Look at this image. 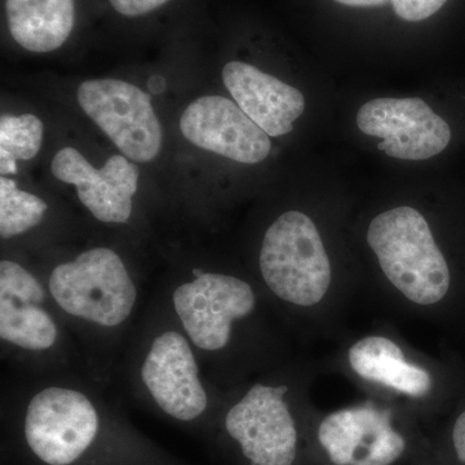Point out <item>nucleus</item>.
Returning <instances> with one entry per match:
<instances>
[{
  "mask_svg": "<svg viewBox=\"0 0 465 465\" xmlns=\"http://www.w3.org/2000/svg\"><path fill=\"white\" fill-rule=\"evenodd\" d=\"M50 204L33 193L21 191L15 180L0 177V237L14 241L36 231L47 219Z\"/></svg>",
  "mask_w": 465,
  "mask_h": 465,
  "instance_id": "nucleus-17",
  "label": "nucleus"
},
{
  "mask_svg": "<svg viewBox=\"0 0 465 465\" xmlns=\"http://www.w3.org/2000/svg\"><path fill=\"white\" fill-rule=\"evenodd\" d=\"M341 361L357 384L391 405L449 412L465 390L460 358L425 356L390 331H371L349 342Z\"/></svg>",
  "mask_w": 465,
  "mask_h": 465,
  "instance_id": "nucleus-9",
  "label": "nucleus"
},
{
  "mask_svg": "<svg viewBox=\"0 0 465 465\" xmlns=\"http://www.w3.org/2000/svg\"><path fill=\"white\" fill-rule=\"evenodd\" d=\"M180 130L193 145L240 163H260L272 149L269 134L235 101L223 96H203L189 104Z\"/></svg>",
  "mask_w": 465,
  "mask_h": 465,
  "instance_id": "nucleus-14",
  "label": "nucleus"
},
{
  "mask_svg": "<svg viewBox=\"0 0 465 465\" xmlns=\"http://www.w3.org/2000/svg\"><path fill=\"white\" fill-rule=\"evenodd\" d=\"M76 97L125 157L140 163L158 157L163 131L146 92L118 79H92L79 85Z\"/></svg>",
  "mask_w": 465,
  "mask_h": 465,
  "instance_id": "nucleus-11",
  "label": "nucleus"
},
{
  "mask_svg": "<svg viewBox=\"0 0 465 465\" xmlns=\"http://www.w3.org/2000/svg\"><path fill=\"white\" fill-rule=\"evenodd\" d=\"M449 0H391L397 16L409 23H419L436 15Z\"/></svg>",
  "mask_w": 465,
  "mask_h": 465,
  "instance_id": "nucleus-20",
  "label": "nucleus"
},
{
  "mask_svg": "<svg viewBox=\"0 0 465 465\" xmlns=\"http://www.w3.org/2000/svg\"><path fill=\"white\" fill-rule=\"evenodd\" d=\"M366 242L381 273L379 298L401 313L465 335V247L445 246L411 206L372 217Z\"/></svg>",
  "mask_w": 465,
  "mask_h": 465,
  "instance_id": "nucleus-4",
  "label": "nucleus"
},
{
  "mask_svg": "<svg viewBox=\"0 0 465 465\" xmlns=\"http://www.w3.org/2000/svg\"><path fill=\"white\" fill-rule=\"evenodd\" d=\"M445 455L454 465H465V390L449 411Z\"/></svg>",
  "mask_w": 465,
  "mask_h": 465,
  "instance_id": "nucleus-19",
  "label": "nucleus"
},
{
  "mask_svg": "<svg viewBox=\"0 0 465 465\" xmlns=\"http://www.w3.org/2000/svg\"><path fill=\"white\" fill-rule=\"evenodd\" d=\"M223 81L240 108L269 136L290 134L304 113L302 92L250 64H226Z\"/></svg>",
  "mask_w": 465,
  "mask_h": 465,
  "instance_id": "nucleus-15",
  "label": "nucleus"
},
{
  "mask_svg": "<svg viewBox=\"0 0 465 465\" xmlns=\"http://www.w3.org/2000/svg\"><path fill=\"white\" fill-rule=\"evenodd\" d=\"M335 2L349 5V7H379V5H387L391 0H335Z\"/></svg>",
  "mask_w": 465,
  "mask_h": 465,
  "instance_id": "nucleus-22",
  "label": "nucleus"
},
{
  "mask_svg": "<svg viewBox=\"0 0 465 465\" xmlns=\"http://www.w3.org/2000/svg\"><path fill=\"white\" fill-rule=\"evenodd\" d=\"M0 351L12 371L45 375L81 371L84 360L35 266L0 260Z\"/></svg>",
  "mask_w": 465,
  "mask_h": 465,
  "instance_id": "nucleus-8",
  "label": "nucleus"
},
{
  "mask_svg": "<svg viewBox=\"0 0 465 465\" xmlns=\"http://www.w3.org/2000/svg\"><path fill=\"white\" fill-rule=\"evenodd\" d=\"M155 296L225 393L289 360L286 329L249 275L192 262L179 266Z\"/></svg>",
  "mask_w": 465,
  "mask_h": 465,
  "instance_id": "nucleus-2",
  "label": "nucleus"
},
{
  "mask_svg": "<svg viewBox=\"0 0 465 465\" xmlns=\"http://www.w3.org/2000/svg\"><path fill=\"white\" fill-rule=\"evenodd\" d=\"M12 38L26 51H56L75 25V0H5Z\"/></svg>",
  "mask_w": 465,
  "mask_h": 465,
  "instance_id": "nucleus-16",
  "label": "nucleus"
},
{
  "mask_svg": "<svg viewBox=\"0 0 465 465\" xmlns=\"http://www.w3.org/2000/svg\"><path fill=\"white\" fill-rule=\"evenodd\" d=\"M43 124L34 114L2 115L0 119V173H17V161L38 154L43 143Z\"/></svg>",
  "mask_w": 465,
  "mask_h": 465,
  "instance_id": "nucleus-18",
  "label": "nucleus"
},
{
  "mask_svg": "<svg viewBox=\"0 0 465 465\" xmlns=\"http://www.w3.org/2000/svg\"><path fill=\"white\" fill-rule=\"evenodd\" d=\"M143 465H180L176 460L171 461V463H152V464H143Z\"/></svg>",
  "mask_w": 465,
  "mask_h": 465,
  "instance_id": "nucleus-24",
  "label": "nucleus"
},
{
  "mask_svg": "<svg viewBox=\"0 0 465 465\" xmlns=\"http://www.w3.org/2000/svg\"><path fill=\"white\" fill-rule=\"evenodd\" d=\"M166 79L163 76L154 75L149 79L148 87L153 94H162L166 90Z\"/></svg>",
  "mask_w": 465,
  "mask_h": 465,
  "instance_id": "nucleus-23",
  "label": "nucleus"
},
{
  "mask_svg": "<svg viewBox=\"0 0 465 465\" xmlns=\"http://www.w3.org/2000/svg\"><path fill=\"white\" fill-rule=\"evenodd\" d=\"M35 266L74 336L87 375L109 387L142 305V278L119 251L88 247Z\"/></svg>",
  "mask_w": 465,
  "mask_h": 465,
  "instance_id": "nucleus-3",
  "label": "nucleus"
},
{
  "mask_svg": "<svg viewBox=\"0 0 465 465\" xmlns=\"http://www.w3.org/2000/svg\"><path fill=\"white\" fill-rule=\"evenodd\" d=\"M440 465H454L451 463V461L449 460L448 458H446L445 463L440 464Z\"/></svg>",
  "mask_w": 465,
  "mask_h": 465,
  "instance_id": "nucleus-25",
  "label": "nucleus"
},
{
  "mask_svg": "<svg viewBox=\"0 0 465 465\" xmlns=\"http://www.w3.org/2000/svg\"><path fill=\"white\" fill-rule=\"evenodd\" d=\"M118 371L137 402L191 432L207 434L224 401L225 391L208 378L194 345L157 296L134 324Z\"/></svg>",
  "mask_w": 465,
  "mask_h": 465,
  "instance_id": "nucleus-5",
  "label": "nucleus"
},
{
  "mask_svg": "<svg viewBox=\"0 0 465 465\" xmlns=\"http://www.w3.org/2000/svg\"><path fill=\"white\" fill-rule=\"evenodd\" d=\"M357 124L367 136L382 140L379 150L402 161L436 157L454 137L448 119L418 97L369 101L358 110Z\"/></svg>",
  "mask_w": 465,
  "mask_h": 465,
  "instance_id": "nucleus-12",
  "label": "nucleus"
},
{
  "mask_svg": "<svg viewBox=\"0 0 465 465\" xmlns=\"http://www.w3.org/2000/svg\"><path fill=\"white\" fill-rule=\"evenodd\" d=\"M308 371L295 361L226 391L206 436L243 465H296Z\"/></svg>",
  "mask_w": 465,
  "mask_h": 465,
  "instance_id": "nucleus-7",
  "label": "nucleus"
},
{
  "mask_svg": "<svg viewBox=\"0 0 465 465\" xmlns=\"http://www.w3.org/2000/svg\"><path fill=\"white\" fill-rule=\"evenodd\" d=\"M253 269L252 280L287 332L335 326L353 293L341 286L316 222L299 210L266 226Z\"/></svg>",
  "mask_w": 465,
  "mask_h": 465,
  "instance_id": "nucleus-6",
  "label": "nucleus"
},
{
  "mask_svg": "<svg viewBox=\"0 0 465 465\" xmlns=\"http://www.w3.org/2000/svg\"><path fill=\"white\" fill-rule=\"evenodd\" d=\"M170 0H109L112 7L125 17H139L163 7Z\"/></svg>",
  "mask_w": 465,
  "mask_h": 465,
  "instance_id": "nucleus-21",
  "label": "nucleus"
},
{
  "mask_svg": "<svg viewBox=\"0 0 465 465\" xmlns=\"http://www.w3.org/2000/svg\"><path fill=\"white\" fill-rule=\"evenodd\" d=\"M52 173L74 185L82 206L100 224L128 225L139 189V168L124 155H113L97 170L74 148H64L54 157Z\"/></svg>",
  "mask_w": 465,
  "mask_h": 465,
  "instance_id": "nucleus-13",
  "label": "nucleus"
},
{
  "mask_svg": "<svg viewBox=\"0 0 465 465\" xmlns=\"http://www.w3.org/2000/svg\"><path fill=\"white\" fill-rule=\"evenodd\" d=\"M314 437L332 465H394L409 440L394 421V407L369 400L322 416Z\"/></svg>",
  "mask_w": 465,
  "mask_h": 465,
  "instance_id": "nucleus-10",
  "label": "nucleus"
},
{
  "mask_svg": "<svg viewBox=\"0 0 465 465\" xmlns=\"http://www.w3.org/2000/svg\"><path fill=\"white\" fill-rule=\"evenodd\" d=\"M81 371H12L2 384L3 458L17 465H143L173 457L143 436Z\"/></svg>",
  "mask_w": 465,
  "mask_h": 465,
  "instance_id": "nucleus-1",
  "label": "nucleus"
}]
</instances>
